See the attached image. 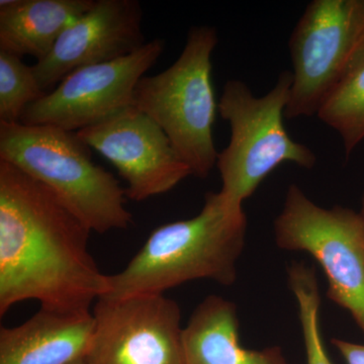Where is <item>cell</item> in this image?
Here are the masks:
<instances>
[{
	"label": "cell",
	"mask_w": 364,
	"mask_h": 364,
	"mask_svg": "<svg viewBox=\"0 0 364 364\" xmlns=\"http://www.w3.org/2000/svg\"><path fill=\"white\" fill-rule=\"evenodd\" d=\"M90 232L47 186L0 161V316L28 299L90 311L109 291L88 250Z\"/></svg>",
	"instance_id": "6da1fadb"
},
{
	"label": "cell",
	"mask_w": 364,
	"mask_h": 364,
	"mask_svg": "<svg viewBox=\"0 0 364 364\" xmlns=\"http://www.w3.org/2000/svg\"><path fill=\"white\" fill-rule=\"evenodd\" d=\"M248 222L243 205L208 193L196 217L157 228L121 272L109 275L107 298L164 294L198 279L231 286L245 246Z\"/></svg>",
	"instance_id": "7a4b0ae2"
},
{
	"label": "cell",
	"mask_w": 364,
	"mask_h": 364,
	"mask_svg": "<svg viewBox=\"0 0 364 364\" xmlns=\"http://www.w3.org/2000/svg\"><path fill=\"white\" fill-rule=\"evenodd\" d=\"M0 161L47 186L91 232L124 230L133 223L126 189L92 161L75 132L0 122Z\"/></svg>",
	"instance_id": "3957f363"
},
{
	"label": "cell",
	"mask_w": 364,
	"mask_h": 364,
	"mask_svg": "<svg viewBox=\"0 0 364 364\" xmlns=\"http://www.w3.org/2000/svg\"><path fill=\"white\" fill-rule=\"evenodd\" d=\"M217 30L193 26L176 61L166 70L144 76L136 85L133 105L168 136L193 176L205 178L217 165L213 126L219 111L212 82V54Z\"/></svg>",
	"instance_id": "277c9868"
},
{
	"label": "cell",
	"mask_w": 364,
	"mask_h": 364,
	"mask_svg": "<svg viewBox=\"0 0 364 364\" xmlns=\"http://www.w3.org/2000/svg\"><path fill=\"white\" fill-rule=\"evenodd\" d=\"M291 83V71H284L272 90L261 97L243 81L232 79L225 85L218 107L230 124L231 136L215 166L222 179L220 193L228 202L243 205L280 164L315 166V153L291 139L284 128Z\"/></svg>",
	"instance_id": "5b68a950"
},
{
	"label": "cell",
	"mask_w": 364,
	"mask_h": 364,
	"mask_svg": "<svg viewBox=\"0 0 364 364\" xmlns=\"http://www.w3.org/2000/svg\"><path fill=\"white\" fill-rule=\"evenodd\" d=\"M280 249L311 254L322 267L327 296L348 311L364 332V224L359 212L316 205L296 184L275 219Z\"/></svg>",
	"instance_id": "8992f818"
},
{
	"label": "cell",
	"mask_w": 364,
	"mask_h": 364,
	"mask_svg": "<svg viewBox=\"0 0 364 364\" xmlns=\"http://www.w3.org/2000/svg\"><path fill=\"white\" fill-rule=\"evenodd\" d=\"M364 41V0H314L289 40L293 83L284 117L318 114Z\"/></svg>",
	"instance_id": "52a82bcc"
},
{
	"label": "cell",
	"mask_w": 364,
	"mask_h": 364,
	"mask_svg": "<svg viewBox=\"0 0 364 364\" xmlns=\"http://www.w3.org/2000/svg\"><path fill=\"white\" fill-rule=\"evenodd\" d=\"M160 38L107 63L80 67L26 107L20 123L78 132L133 104L136 85L164 51Z\"/></svg>",
	"instance_id": "ba28073f"
},
{
	"label": "cell",
	"mask_w": 364,
	"mask_h": 364,
	"mask_svg": "<svg viewBox=\"0 0 364 364\" xmlns=\"http://www.w3.org/2000/svg\"><path fill=\"white\" fill-rule=\"evenodd\" d=\"M85 364H183L181 314L164 294L97 299Z\"/></svg>",
	"instance_id": "9c48e42d"
},
{
	"label": "cell",
	"mask_w": 364,
	"mask_h": 364,
	"mask_svg": "<svg viewBox=\"0 0 364 364\" xmlns=\"http://www.w3.org/2000/svg\"><path fill=\"white\" fill-rule=\"evenodd\" d=\"M75 133L116 167L128 183L129 200L142 202L168 193L193 176L164 131L133 105Z\"/></svg>",
	"instance_id": "30bf717a"
},
{
	"label": "cell",
	"mask_w": 364,
	"mask_h": 364,
	"mask_svg": "<svg viewBox=\"0 0 364 364\" xmlns=\"http://www.w3.org/2000/svg\"><path fill=\"white\" fill-rule=\"evenodd\" d=\"M143 9L136 0H95L87 13L64 31L45 59L33 66L45 91L80 67L116 61L146 44Z\"/></svg>",
	"instance_id": "8fae6325"
},
{
	"label": "cell",
	"mask_w": 364,
	"mask_h": 364,
	"mask_svg": "<svg viewBox=\"0 0 364 364\" xmlns=\"http://www.w3.org/2000/svg\"><path fill=\"white\" fill-rule=\"evenodd\" d=\"M90 311L41 308L32 318L0 330V364H73L85 360L95 334Z\"/></svg>",
	"instance_id": "7c38bea8"
},
{
	"label": "cell",
	"mask_w": 364,
	"mask_h": 364,
	"mask_svg": "<svg viewBox=\"0 0 364 364\" xmlns=\"http://www.w3.org/2000/svg\"><path fill=\"white\" fill-rule=\"evenodd\" d=\"M183 364H289L282 348L242 347L234 303L208 296L196 306L182 331Z\"/></svg>",
	"instance_id": "4fadbf2b"
},
{
	"label": "cell",
	"mask_w": 364,
	"mask_h": 364,
	"mask_svg": "<svg viewBox=\"0 0 364 364\" xmlns=\"http://www.w3.org/2000/svg\"><path fill=\"white\" fill-rule=\"evenodd\" d=\"M95 0H2L0 50L37 62L52 51L64 31Z\"/></svg>",
	"instance_id": "5bb4252c"
},
{
	"label": "cell",
	"mask_w": 364,
	"mask_h": 364,
	"mask_svg": "<svg viewBox=\"0 0 364 364\" xmlns=\"http://www.w3.org/2000/svg\"><path fill=\"white\" fill-rule=\"evenodd\" d=\"M317 117L339 134L347 158L364 140V41Z\"/></svg>",
	"instance_id": "9a60e30c"
},
{
	"label": "cell",
	"mask_w": 364,
	"mask_h": 364,
	"mask_svg": "<svg viewBox=\"0 0 364 364\" xmlns=\"http://www.w3.org/2000/svg\"><path fill=\"white\" fill-rule=\"evenodd\" d=\"M287 282L298 303L306 363L332 364L321 333V296L315 269L303 262L291 263L287 269Z\"/></svg>",
	"instance_id": "2e32d148"
},
{
	"label": "cell",
	"mask_w": 364,
	"mask_h": 364,
	"mask_svg": "<svg viewBox=\"0 0 364 364\" xmlns=\"http://www.w3.org/2000/svg\"><path fill=\"white\" fill-rule=\"evenodd\" d=\"M45 95L33 66L26 65L18 55L0 50V122L20 123L26 107Z\"/></svg>",
	"instance_id": "e0dca14e"
},
{
	"label": "cell",
	"mask_w": 364,
	"mask_h": 364,
	"mask_svg": "<svg viewBox=\"0 0 364 364\" xmlns=\"http://www.w3.org/2000/svg\"><path fill=\"white\" fill-rule=\"evenodd\" d=\"M332 344L347 364H364V344L352 343L341 339H333Z\"/></svg>",
	"instance_id": "ac0fdd59"
},
{
	"label": "cell",
	"mask_w": 364,
	"mask_h": 364,
	"mask_svg": "<svg viewBox=\"0 0 364 364\" xmlns=\"http://www.w3.org/2000/svg\"><path fill=\"white\" fill-rule=\"evenodd\" d=\"M359 214H360L361 218H363V221L364 224V191L363 195V198H361V208L360 212H359Z\"/></svg>",
	"instance_id": "d6986e66"
},
{
	"label": "cell",
	"mask_w": 364,
	"mask_h": 364,
	"mask_svg": "<svg viewBox=\"0 0 364 364\" xmlns=\"http://www.w3.org/2000/svg\"><path fill=\"white\" fill-rule=\"evenodd\" d=\"M73 364H85V360H80V361H77V363H75Z\"/></svg>",
	"instance_id": "ffe728a7"
}]
</instances>
